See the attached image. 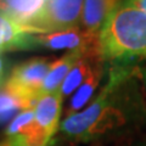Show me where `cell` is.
<instances>
[{
    "instance_id": "3",
    "label": "cell",
    "mask_w": 146,
    "mask_h": 146,
    "mask_svg": "<svg viewBox=\"0 0 146 146\" xmlns=\"http://www.w3.org/2000/svg\"><path fill=\"white\" fill-rule=\"evenodd\" d=\"M52 62L51 57H33L18 63L9 73L3 88L20 100L23 110L34 108Z\"/></svg>"
},
{
    "instance_id": "17",
    "label": "cell",
    "mask_w": 146,
    "mask_h": 146,
    "mask_svg": "<svg viewBox=\"0 0 146 146\" xmlns=\"http://www.w3.org/2000/svg\"><path fill=\"white\" fill-rule=\"evenodd\" d=\"M129 146H146V135L138 138L135 141H133Z\"/></svg>"
},
{
    "instance_id": "2",
    "label": "cell",
    "mask_w": 146,
    "mask_h": 146,
    "mask_svg": "<svg viewBox=\"0 0 146 146\" xmlns=\"http://www.w3.org/2000/svg\"><path fill=\"white\" fill-rule=\"evenodd\" d=\"M99 50L111 65L146 58V13L123 0L99 29Z\"/></svg>"
},
{
    "instance_id": "19",
    "label": "cell",
    "mask_w": 146,
    "mask_h": 146,
    "mask_svg": "<svg viewBox=\"0 0 146 146\" xmlns=\"http://www.w3.org/2000/svg\"><path fill=\"white\" fill-rule=\"evenodd\" d=\"M139 76L143 78V82H144V85L146 88V67H141L139 68Z\"/></svg>"
},
{
    "instance_id": "16",
    "label": "cell",
    "mask_w": 146,
    "mask_h": 146,
    "mask_svg": "<svg viewBox=\"0 0 146 146\" xmlns=\"http://www.w3.org/2000/svg\"><path fill=\"white\" fill-rule=\"evenodd\" d=\"M124 1L129 3L130 5H133L135 7H138L139 10L146 13V0H124Z\"/></svg>"
},
{
    "instance_id": "13",
    "label": "cell",
    "mask_w": 146,
    "mask_h": 146,
    "mask_svg": "<svg viewBox=\"0 0 146 146\" xmlns=\"http://www.w3.org/2000/svg\"><path fill=\"white\" fill-rule=\"evenodd\" d=\"M105 62H100L99 65L93 70V72L89 74V77L86 78L82 85L73 93L72 98L70 100L66 112V117L72 116L82 111L85 105H88L91 99H93L95 91L99 88L100 83L102 80L104 72H105Z\"/></svg>"
},
{
    "instance_id": "20",
    "label": "cell",
    "mask_w": 146,
    "mask_h": 146,
    "mask_svg": "<svg viewBox=\"0 0 146 146\" xmlns=\"http://www.w3.org/2000/svg\"><path fill=\"white\" fill-rule=\"evenodd\" d=\"M0 146H11V145H10V143L7 141V139H4V140L0 141Z\"/></svg>"
},
{
    "instance_id": "9",
    "label": "cell",
    "mask_w": 146,
    "mask_h": 146,
    "mask_svg": "<svg viewBox=\"0 0 146 146\" xmlns=\"http://www.w3.org/2000/svg\"><path fill=\"white\" fill-rule=\"evenodd\" d=\"M100 62H104V60L101 55H100L99 48H95L86 51L77 61L76 65L72 67V70L67 74L65 80H63L61 88L58 90L62 96L66 98L74 93Z\"/></svg>"
},
{
    "instance_id": "8",
    "label": "cell",
    "mask_w": 146,
    "mask_h": 146,
    "mask_svg": "<svg viewBox=\"0 0 146 146\" xmlns=\"http://www.w3.org/2000/svg\"><path fill=\"white\" fill-rule=\"evenodd\" d=\"M63 96L60 91L42 95L34 106V118L49 141L60 129Z\"/></svg>"
},
{
    "instance_id": "7",
    "label": "cell",
    "mask_w": 146,
    "mask_h": 146,
    "mask_svg": "<svg viewBox=\"0 0 146 146\" xmlns=\"http://www.w3.org/2000/svg\"><path fill=\"white\" fill-rule=\"evenodd\" d=\"M40 32L0 13V54L36 48L35 34Z\"/></svg>"
},
{
    "instance_id": "11",
    "label": "cell",
    "mask_w": 146,
    "mask_h": 146,
    "mask_svg": "<svg viewBox=\"0 0 146 146\" xmlns=\"http://www.w3.org/2000/svg\"><path fill=\"white\" fill-rule=\"evenodd\" d=\"M123 0H84L80 16V28L99 31L107 16Z\"/></svg>"
},
{
    "instance_id": "18",
    "label": "cell",
    "mask_w": 146,
    "mask_h": 146,
    "mask_svg": "<svg viewBox=\"0 0 146 146\" xmlns=\"http://www.w3.org/2000/svg\"><path fill=\"white\" fill-rule=\"evenodd\" d=\"M43 146H62V143H61L60 138H56V136H55V138H52L48 144H45Z\"/></svg>"
},
{
    "instance_id": "10",
    "label": "cell",
    "mask_w": 146,
    "mask_h": 146,
    "mask_svg": "<svg viewBox=\"0 0 146 146\" xmlns=\"http://www.w3.org/2000/svg\"><path fill=\"white\" fill-rule=\"evenodd\" d=\"M95 48H99V46H95ZM95 48H91V49H95ZM91 49L72 50V51L63 54L61 57L57 58V60H55L52 62L51 67H50L46 77H45L40 96H42V95H45V94L55 93V91L60 90L63 80H65L67 74L72 70V67L76 65L77 61H78L86 51H89Z\"/></svg>"
},
{
    "instance_id": "12",
    "label": "cell",
    "mask_w": 146,
    "mask_h": 146,
    "mask_svg": "<svg viewBox=\"0 0 146 146\" xmlns=\"http://www.w3.org/2000/svg\"><path fill=\"white\" fill-rule=\"evenodd\" d=\"M46 0H0V13L25 26L33 23Z\"/></svg>"
},
{
    "instance_id": "15",
    "label": "cell",
    "mask_w": 146,
    "mask_h": 146,
    "mask_svg": "<svg viewBox=\"0 0 146 146\" xmlns=\"http://www.w3.org/2000/svg\"><path fill=\"white\" fill-rule=\"evenodd\" d=\"M6 77V63L4 61V58L0 55V86H3L4 82H5Z\"/></svg>"
},
{
    "instance_id": "6",
    "label": "cell",
    "mask_w": 146,
    "mask_h": 146,
    "mask_svg": "<svg viewBox=\"0 0 146 146\" xmlns=\"http://www.w3.org/2000/svg\"><path fill=\"white\" fill-rule=\"evenodd\" d=\"M5 136L11 146H43L49 143L34 118V108L22 110L9 122Z\"/></svg>"
},
{
    "instance_id": "14",
    "label": "cell",
    "mask_w": 146,
    "mask_h": 146,
    "mask_svg": "<svg viewBox=\"0 0 146 146\" xmlns=\"http://www.w3.org/2000/svg\"><path fill=\"white\" fill-rule=\"evenodd\" d=\"M22 110L23 106L20 100L0 86V124L11 121Z\"/></svg>"
},
{
    "instance_id": "4",
    "label": "cell",
    "mask_w": 146,
    "mask_h": 146,
    "mask_svg": "<svg viewBox=\"0 0 146 146\" xmlns=\"http://www.w3.org/2000/svg\"><path fill=\"white\" fill-rule=\"evenodd\" d=\"M83 4L84 0H46L31 27L40 33L76 27L80 20Z\"/></svg>"
},
{
    "instance_id": "5",
    "label": "cell",
    "mask_w": 146,
    "mask_h": 146,
    "mask_svg": "<svg viewBox=\"0 0 146 146\" xmlns=\"http://www.w3.org/2000/svg\"><path fill=\"white\" fill-rule=\"evenodd\" d=\"M36 48H46L50 50L68 51L99 46V31H86L76 26L72 28L46 32L35 34Z\"/></svg>"
},
{
    "instance_id": "1",
    "label": "cell",
    "mask_w": 146,
    "mask_h": 146,
    "mask_svg": "<svg viewBox=\"0 0 146 146\" xmlns=\"http://www.w3.org/2000/svg\"><path fill=\"white\" fill-rule=\"evenodd\" d=\"M139 72L125 65H112L107 82L76 115L61 121L65 141L79 144L104 143L124 138L146 124V104L138 84Z\"/></svg>"
}]
</instances>
